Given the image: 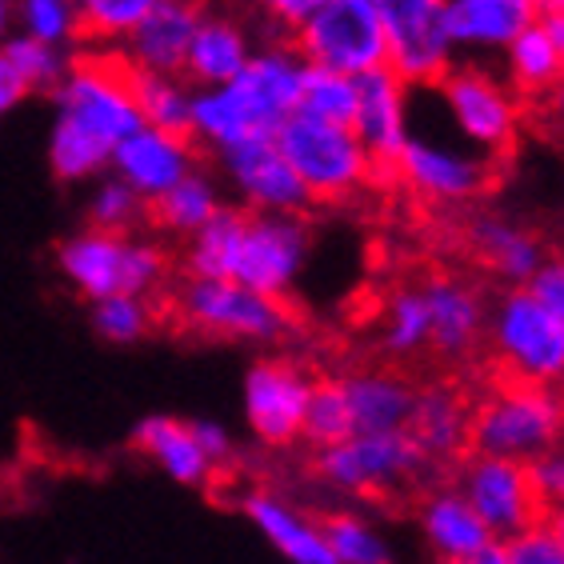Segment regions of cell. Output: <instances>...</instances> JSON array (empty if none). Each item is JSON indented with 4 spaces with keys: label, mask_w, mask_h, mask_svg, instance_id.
I'll list each match as a JSON object with an SVG mask.
<instances>
[{
    "label": "cell",
    "mask_w": 564,
    "mask_h": 564,
    "mask_svg": "<svg viewBox=\"0 0 564 564\" xmlns=\"http://www.w3.org/2000/svg\"><path fill=\"white\" fill-rule=\"evenodd\" d=\"M132 88H137V105H141L144 124L164 129V132H181V137H193L196 93H188V88L181 85V76L149 73V68L132 65Z\"/></svg>",
    "instance_id": "obj_31"
},
{
    "label": "cell",
    "mask_w": 564,
    "mask_h": 564,
    "mask_svg": "<svg viewBox=\"0 0 564 564\" xmlns=\"http://www.w3.org/2000/svg\"><path fill=\"white\" fill-rule=\"evenodd\" d=\"M460 492L468 505L477 509V517L489 524V532L500 544L517 536V532L532 529L541 521V497L532 489L529 465L524 460H509V456H485L473 453L460 477Z\"/></svg>",
    "instance_id": "obj_15"
},
{
    "label": "cell",
    "mask_w": 564,
    "mask_h": 564,
    "mask_svg": "<svg viewBox=\"0 0 564 564\" xmlns=\"http://www.w3.org/2000/svg\"><path fill=\"white\" fill-rule=\"evenodd\" d=\"M345 392L357 433H397V429H409L416 389L404 377H397V372H357V377H345Z\"/></svg>",
    "instance_id": "obj_27"
},
{
    "label": "cell",
    "mask_w": 564,
    "mask_h": 564,
    "mask_svg": "<svg viewBox=\"0 0 564 564\" xmlns=\"http://www.w3.org/2000/svg\"><path fill=\"white\" fill-rule=\"evenodd\" d=\"M29 93H33V88L24 85V76L17 73V65L9 61V53L0 48V117L17 109V105L29 97Z\"/></svg>",
    "instance_id": "obj_46"
},
{
    "label": "cell",
    "mask_w": 564,
    "mask_h": 564,
    "mask_svg": "<svg viewBox=\"0 0 564 564\" xmlns=\"http://www.w3.org/2000/svg\"><path fill=\"white\" fill-rule=\"evenodd\" d=\"M220 164L240 200H249L257 213H304L313 205L308 188L301 185L296 169L281 152L276 137H252V141L220 149Z\"/></svg>",
    "instance_id": "obj_17"
},
{
    "label": "cell",
    "mask_w": 564,
    "mask_h": 564,
    "mask_svg": "<svg viewBox=\"0 0 564 564\" xmlns=\"http://www.w3.org/2000/svg\"><path fill=\"white\" fill-rule=\"evenodd\" d=\"M541 17L536 0H445V29L453 48L489 53L509 48Z\"/></svg>",
    "instance_id": "obj_22"
},
{
    "label": "cell",
    "mask_w": 564,
    "mask_h": 564,
    "mask_svg": "<svg viewBox=\"0 0 564 564\" xmlns=\"http://www.w3.org/2000/svg\"><path fill=\"white\" fill-rule=\"evenodd\" d=\"M132 445L176 485H205L213 477V460H208L205 448L196 445L193 424L176 421V416L152 413L144 421H137Z\"/></svg>",
    "instance_id": "obj_25"
},
{
    "label": "cell",
    "mask_w": 564,
    "mask_h": 564,
    "mask_svg": "<svg viewBox=\"0 0 564 564\" xmlns=\"http://www.w3.org/2000/svg\"><path fill=\"white\" fill-rule=\"evenodd\" d=\"M56 264H61V276L88 301L117 293L149 296L164 281V252L156 245L93 225L56 249Z\"/></svg>",
    "instance_id": "obj_6"
},
{
    "label": "cell",
    "mask_w": 564,
    "mask_h": 564,
    "mask_svg": "<svg viewBox=\"0 0 564 564\" xmlns=\"http://www.w3.org/2000/svg\"><path fill=\"white\" fill-rule=\"evenodd\" d=\"M200 0H156L137 29L129 33V61L149 73L185 76L188 48L200 29Z\"/></svg>",
    "instance_id": "obj_19"
},
{
    "label": "cell",
    "mask_w": 564,
    "mask_h": 564,
    "mask_svg": "<svg viewBox=\"0 0 564 564\" xmlns=\"http://www.w3.org/2000/svg\"><path fill=\"white\" fill-rule=\"evenodd\" d=\"M56 124L48 137V164L56 181L76 185L112 164L117 144L144 124L129 53H85L53 88Z\"/></svg>",
    "instance_id": "obj_1"
},
{
    "label": "cell",
    "mask_w": 564,
    "mask_h": 564,
    "mask_svg": "<svg viewBox=\"0 0 564 564\" xmlns=\"http://www.w3.org/2000/svg\"><path fill=\"white\" fill-rule=\"evenodd\" d=\"M152 328V308L141 293H117L93 301V333L109 345H137L149 337Z\"/></svg>",
    "instance_id": "obj_37"
},
{
    "label": "cell",
    "mask_w": 564,
    "mask_h": 564,
    "mask_svg": "<svg viewBox=\"0 0 564 564\" xmlns=\"http://www.w3.org/2000/svg\"><path fill=\"white\" fill-rule=\"evenodd\" d=\"M12 0H0V41H4V33H9V17H12Z\"/></svg>",
    "instance_id": "obj_50"
},
{
    "label": "cell",
    "mask_w": 564,
    "mask_h": 564,
    "mask_svg": "<svg viewBox=\"0 0 564 564\" xmlns=\"http://www.w3.org/2000/svg\"><path fill=\"white\" fill-rule=\"evenodd\" d=\"M156 0H76V36L80 41H117L149 17Z\"/></svg>",
    "instance_id": "obj_38"
},
{
    "label": "cell",
    "mask_w": 564,
    "mask_h": 564,
    "mask_svg": "<svg viewBox=\"0 0 564 564\" xmlns=\"http://www.w3.org/2000/svg\"><path fill=\"white\" fill-rule=\"evenodd\" d=\"M316 4H321V0H261V9L269 12L276 24H284V29H296Z\"/></svg>",
    "instance_id": "obj_47"
},
{
    "label": "cell",
    "mask_w": 564,
    "mask_h": 564,
    "mask_svg": "<svg viewBox=\"0 0 564 564\" xmlns=\"http://www.w3.org/2000/svg\"><path fill=\"white\" fill-rule=\"evenodd\" d=\"M308 225L301 213H257L249 208L240 217L237 252H232V281L249 284L257 293L284 296L301 281L308 264Z\"/></svg>",
    "instance_id": "obj_12"
},
{
    "label": "cell",
    "mask_w": 564,
    "mask_h": 564,
    "mask_svg": "<svg viewBox=\"0 0 564 564\" xmlns=\"http://www.w3.org/2000/svg\"><path fill=\"white\" fill-rule=\"evenodd\" d=\"M245 65H249V36H245V29L237 21H228V17H205L185 61L188 80L200 88L225 85Z\"/></svg>",
    "instance_id": "obj_28"
},
{
    "label": "cell",
    "mask_w": 564,
    "mask_h": 564,
    "mask_svg": "<svg viewBox=\"0 0 564 564\" xmlns=\"http://www.w3.org/2000/svg\"><path fill=\"white\" fill-rule=\"evenodd\" d=\"M389 65L404 85H436L453 68V36L445 29V0H377Z\"/></svg>",
    "instance_id": "obj_13"
},
{
    "label": "cell",
    "mask_w": 564,
    "mask_h": 564,
    "mask_svg": "<svg viewBox=\"0 0 564 564\" xmlns=\"http://www.w3.org/2000/svg\"><path fill=\"white\" fill-rule=\"evenodd\" d=\"M276 144L296 169L313 200H345L372 181V161L360 137L345 124L296 109L276 132Z\"/></svg>",
    "instance_id": "obj_8"
},
{
    "label": "cell",
    "mask_w": 564,
    "mask_h": 564,
    "mask_svg": "<svg viewBox=\"0 0 564 564\" xmlns=\"http://www.w3.org/2000/svg\"><path fill=\"white\" fill-rule=\"evenodd\" d=\"M505 53H509V85L521 97H549L564 80V48L549 33L544 17H536Z\"/></svg>",
    "instance_id": "obj_29"
},
{
    "label": "cell",
    "mask_w": 564,
    "mask_h": 564,
    "mask_svg": "<svg viewBox=\"0 0 564 564\" xmlns=\"http://www.w3.org/2000/svg\"><path fill=\"white\" fill-rule=\"evenodd\" d=\"M188 424H193L196 445L205 448L208 460H213V465H220V460H228V453H232V436H228L225 424H217V421H188Z\"/></svg>",
    "instance_id": "obj_44"
},
{
    "label": "cell",
    "mask_w": 564,
    "mask_h": 564,
    "mask_svg": "<svg viewBox=\"0 0 564 564\" xmlns=\"http://www.w3.org/2000/svg\"><path fill=\"white\" fill-rule=\"evenodd\" d=\"M352 433H357V424H352V409H348L345 380H316L308 409H304L301 436L313 448H328L348 441Z\"/></svg>",
    "instance_id": "obj_34"
},
{
    "label": "cell",
    "mask_w": 564,
    "mask_h": 564,
    "mask_svg": "<svg viewBox=\"0 0 564 564\" xmlns=\"http://www.w3.org/2000/svg\"><path fill=\"white\" fill-rule=\"evenodd\" d=\"M529 477L536 497H541V509H564V445H553L549 453L529 460Z\"/></svg>",
    "instance_id": "obj_43"
},
{
    "label": "cell",
    "mask_w": 564,
    "mask_h": 564,
    "mask_svg": "<svg viewBox=\"0 0 564 564\" xmlns=\"http://www.w3.org/2000/svg\"><path fill=\"white\" fill-rule=\"evenodd\" d=\"M497 169L500 161L473 149L456 132V124L453 137H445L409 112V137L401 144L392 181H401L409 193H416L429 205H468L492 185Z\"/></svg>",
    "instance_id": "obj_5"
},
{
    "label": "cell",
    "mask_w": 564,
    "mask_h": 564,
    "mask_svg": "<svg viewBox=\"0 0 564 564\" xmlns=\"http://www.w3.org/2000/svg\"><path fill=\"white\" fill-rule=\"evenodd\" d=\"M549 524H553V529H556V536H561V541H564V509H556L553 517H549Z\"/></svg>",
    "instance_id": "obj_51"
},
{
    "label": "cell",
    "mask_w": 564,
    "mask_h": 564,
    "mask_svg": "<svg viewBox=\"0 0 564 564\" xmlns=\"http://www.w3.org/2000/svg\"><path fill=\"white\" fill-rule=\"evenodd\" d=\"M505 556L509 564H564V541L549 521H536L505 541Z\"/></svg>",
    "instance_id": "obj_42"
},
{
    "label": "cell",
    "mask_w": 564,
    "mask_h": 564,
    "mask_svg": "<svg viewBox=\"0 0 564 564\" xmlns=\"http://www.w3.org/2000/svg\"><path fill=\"white\" fill-rule=\"evenodd\" d=\"M421 289L424 304H429V348H436L441 357L473 352L489 325L485 296L460 276H433Z\"/></svg>",
    "instance_id": "obj_20"
},
{
    "label": "cell",
    "mask_w": 564,
    "mask_h": 564,
    "mask_svg": "<svg viewBox=\"0 0 564 564\" xmlns=\"http://www.w3.org/2000/svg\"><path fill=\"white\" fill-rule=\"evenodd\" d=\"M149 213V200H144L129 181H105V185L93 193V205H88V225L105 228V232H132V225Z\"/></svg>",
    "instance_id": "obj_40"
},
{
    "label": "cell",
    "mask_w": 564,
    "mask_h": 564,
    "mask_svg": "<svg viewBox=\"0 0 564 564\" xmlns=\"http://www.w3.org/2000/svg\"><path fill=\"white\" fill-rule=\"evenodd\" d=\"M416 524H421V536L436 561H473L497 544L489 524L480 521L460 489H436L421 505Z\"/></svg>",
    "instance_id": "obj_23"
},
{
    "label": "cell",
    "mask_w": 564,
    "mask_h": 564,
    "mask_svg": "<svg viewBox=\"0 0 564 564\" xmlns=\"http://www.w3.org/2000/svg\"><path fill=\"white\" fill-rule=\"evenodd\" d=\"M380 345L392 357H413L429 348V304L424 289H397L384 304V325H380Z\"/></svg>",
    "instance_id": "obj_35"
},
{
    "label": "cell",
    "mask_w": 564,
    "mask_h": 564,
    "mask_svg": "<svg viewBox=\"0 0 564 564\" xmlns=\"http://www.w3.org/2000/svg\"><path fill=\"white\" fill-rule=\"evenodd\" d=\"M24 33L48 44H68L76 36V0H17Z\"/></svg>",
    "instance_id": "obj_41"
},
{
    "label": "cell",
    "mask_w": 564,
    "mask_h": 564,
    "mask_svg": "<svg viewBox=\"0 0 564 564\" xmlns=\"http://www.w3.org/2000/svg\"><path fill=\"white\" fill-rule=\"evenodd\" d=\"M316 380L289 357H264L245 372V421L261 445H293Z\"/></svg>",
    "instance_id": "obj_14"
},
{
    "label": "cell",
    "mask_w": 564,
    "mask_h": 564,
    "mask_svg": "<svg viewBox=\"0 0 564 564\" xmlns=\"http://www.w3.org/2000/svg\"><path fill=\"white\" fill-rule=\"evenodd\" d=\"M176 313L205 337L245 345H276L293 328L284 296L257 293L232 276H193L176 296Z\"/></svg>",
    "instance_id": "obj_7"
},
{
    "label": "cell",
    "mask_w": 564,
    "mask_h": 564,
    "mask_svg": "<svg viewBox=\"0 0 564 564\" xmlns=\"http://www.w3.org/2000/svg\"><path fill=\"white\" fill-rule=\"evenodd\" d=\"M436 564H509V556H505V544H492V549H485L480 556H473V561H436Z\"/></svg>",
    "instance_id": "obj_48"
},
{
    "label": "cell",
    "mask_w": 564,
    "mask_h": 564,
    "mask_svg": "<svg viewBox=\"0 0 564 564\" xmlns=\"http://www.w3.org/2000/svg\"><path fill=\"white\" fill-rule=\"evenodd\" d=\"M4 53H9V61L17 65V73L24 76V85L33 88V93H53L68 73V61H65V53H61V44L36 41V36H29V33L4 44Z\"/></svg>",
    "instance_id": "obj_39"
},
{
    "label": "cell",
    "mask_w": 564,
    "mask_h": 564,
    "mask_svg": "<svg viewBox=\"0 0 564 564\" xmlns=\"http://www.w3.org/2000/svg\"><path fill=\"white\" fill-rule=\"evenodd\" d=\"M240 217H245V213H237V208H220L217 217L208 220V225H200L193 237H188L185 264L193 276H228V272H232Z\"/></svg>",
    "instance_id": "obj_36"
},
{
    "label": "cell",
    "mask_w": 564,
    "mask_h": 564,
    "mask_svg": "<svg viewBox=\"0 0 564 564\" xmlns=\"http://www.w3.org/2000/svg\"><path fill=\"white\" fill-rule=\"evenodd\" d=\"M436 97L445 105L448 120L473 149H480L492 161H509L521 137V100L517 88L497 80L477 65H453L436 80Z\"/></svg>",
    "instance_id": "obj_11"
},
{
    "label": "cell",
    "mask_w": 564,
    "mask_h": 564,
    "mask_svg": "<svg viewBox=\"0 0 564 564\" xmlns=\"http://www.w3.org/2000/svg\"><path fill=\"white\" fill-rule=\"evenodd\" d=\"M424 468V453L409 436L397 433H352L340 445L316 448V480L340 497H384L404 489Z\"/></svg>",
    "instance_id": "obj_10"
},
{
    "label": "cell",
    "mask_w": 564,
    "mask_h": 564,
    "mask_svg": "<svg viewBox=\"0 0 564 564\" xmlns=\"http://www.w3.org/2000/svg\"><path fill=\"white\" fill-rule=\"evenodd\" d=\"M465 237H468V249L477 252V261L509 284H529L544 264L541 240L532 237L524 225H517V220L500 217V213L473 217L465 228Z\"/></svg>",
    "instance_id": "obj_24"
},
{
    "label": "cell",
    "mask_w": 564,
    "mask_h": 564,
    "mask_svg": "<svg viewBox=\"0 0 564 564\" xmlns=\"http://www.w3.org/2000/svg\"><path fill=\"white\" fill-rule=\"evenodd\" d=\"M352 132L360 137L372 161V181H392L397 156L409 137V85L392 65L369 68L357 76V120Z\"/></svg>",
    "instance_id": "obj_16"
},
{
    "label": "cell",
    "mask_w": 564,
    "mask_h": 564,
    "mask_svg": "<svg viewBox=\"0 0 564 564\" xmlns=\"http://www.w3.org/2000/svg\"><path fill=\"white\" fill-rule=\"evenodd\" d=\"M304 56L296 48H269L249 56L232 80L200 88L193 100V137L228 149L252 137H276L301 100Z\"/></svg>",
    "instance_id": "obj_2"
},
{
    "label": "cell",
    "mask_w": 564,
    "mask_h": 564,
    "mask_svg": "<svg viewBox=\"0 0 564 564\" xmlns=\"http://www.w3.org/2000/svg\"><path fill=\"white\" fill-rule=\"evenodd\" d=\"M325 524L328 549L337 556V564H397L392 541L369 517L360 512H333Z\"/></svg>",
    "instance_id": "obj_33"
},
{
    "label": "cell",
    "mask_w": 564,
    "mask_h": 564,
    "mask_svg": "<svg viewBox=\"0 0 564 564\" xmlns=\"http://www.w3.org/2000/svg\"><path fill=\"white\" fill-rule=\"evenodd\" d=\"M468 424H473V409L465 397L448 384H433V389L416 392L413 416H409V436L424 453V460H448L468 445Z\"/></svg>",
    "instance_id": "obj_26"
},
{
    "label": "cell",
    "mask_w": 564,
    "mask_h": 564,
    "mask_svg": "<svg viewBox=\"0 0 564 564\" xmlns=\"http://www.w3.org/2000/svg\"><path fill=\"white\" fill-rule=\"evenodd\" d=\"M549 112H553V117L564 124V80L553 88V93H549Z\"/></svg>",
    "instance_id": "obj_49"
},
{
    "label": "cell",
    "mask_w": 564,
    "mask_h": 564,
    "mask_svg": "<svg viewBox=\"0 0 564 564\" xmlns=\"http://www.w3.org/2000/svg\"><path fill=\"white\" fill-rule=\"evenodd\" d=\"M564 436V397L553 384L512 380L473 409L468 448L509 460H536Z\"/></svg>",
    "instance_id": "obj_3"
},
{
    "label": "cell",
    "mask_w": 564,
    "mask_h": 564,
    "mask_svg": "<svg viewBox=\"0 0 564 564\" xmlns=\"http://www.w3.org/2000/svg\"><path fill=\"white\" fill-rule=\"evenodd\" d=\"M220 193L217 185L208 181L205 173H188L185 181H176L169 193H161L156 200H149V217L152 225H161L164 232H176V237H193L196 228L208 225V220L220 213Z\"/></svg>",
    "instance_id": "obj_30"
},
{
    "label": "cell",
    "mask_w": 564,
    "mask_h": 564,
    "mask_svg": "<svg viewBox=\"0 0 564 564\" xmlns=\"http://www.w3.org/2000/svg\"><path fill=\"white\" fill-rule=\"evenodd\" d=\"M112 169H117L120 181H129L144 200H156V196L169 193L176 181H185L196 169L193 137L141 124V129L129 132V137L117 144Z\"/></svg>",
    "instance_id": "obj_18"
},
{
    "label": "cell",
    "mask_w": 564,
    "mask_h": 564,
    "mask_svg": "<svg viewBox=\"0 0 564 564\" xmlns=\"http://www.w3.org/2000/svg\"><path fill=\"white\" fill-rule=\"evenodd\" d=\"M485 333L512 380L564 384V316L532 284H512L492 304Z\"/></svg>",
    "instance_id": "obj_4"
},
{
    "label": "cell",
    "mask_w": 564,
    "mask_h": 564,
    "mask_svg": "<svg viewBox=\"0 0 564 564\" xmlns=\"http://www.w3.org/2000/svg\"><path fill=\"white\" fill-rule=\"evenodd\" d=\"M529 284L544 296V301L553 304L556 313L564 316V257H556V261H544L541 272H536Z\"/></svg>",
    "instance_id": "obj_45"
},
{
    "label": "cell",
    "mask_w": 564,
    "mask_h": 564,
    "mask_svg": "<svg viewBox=\"0 0 564 564\" xmlns=\"http://www.w3.org/2000/svg\"><path fill=\"white\" fill-rule=\"evenodd\" d=\"M245 517L289 564H337V556L328 549L325 524L304 517L293 500L257 489L245 497Z\"/></svg>",
    "instance_id": "obj_21"
},
{
    "label": "cell",
    "mask_w": 564,
    "mask_h": 564,
    "mask_svg": "<svg viewBox=\"0 0 564 564\" xmlns=\"http://www.w3.org/2000/svg\"><path fill=\"white\" fill-rule=\"evenodd\" d=\"M293 33V48L304 56V65L348 76L389 65V36L377 0H321Z\"/></svg>",
    "instance_id": "obj_9"
},
{
    "label": "cell",
    "mask_w": 564,
    "mask_h": 564,
    "mask_svg": "<svg viewBox=\"0 0 564 564\" xmlns=\"http://www.w3.org/2000/svg\"><path fill=\"white\" fill-rule=\"evenodd\" d=\"M296 109L352 129V120H357V76L337 73V68L304 65Z\"/></svg>",
    "instance_id": "obj_32"
}]
</instances>
